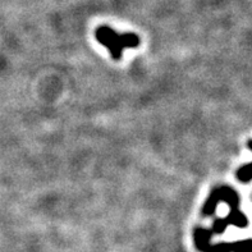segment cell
<instances>
[{
	"label": "cell",
	"instance_id": "7a4b0ae2",
	"mask_svg": "<svg viewBox=\"0 0 252 252\" xmlns=\"http://www.w3.org/2000/svg\"><path fill=\"white\" fill-rule=\"evenodd\" d=\"M95 37L99 44L105 46L114 61H121L125 49L140 46V37L136 33H118L109 26H100L95 31Z\"/></svg>",
	"mask_w": 252,
	"mask_h": 252
},
{
	"label": "cell",
	"instance_id": "277c9868",
	"mask_svg": "<svg viewBox=\"0 0 252 252\" xmlns=\"http://www.w3.org/2000/svg\"><path fill=\"white\" fill-rule=\"evenodd\" d=\"M247 147L252 151V140H250L247 142ZM237 179L242 183H249L252 181V163L246 164V165L241 166L240 169L237 170L236 173Z\"/></svg>",
	"mask_w": 252,
	"mask_h": 252
},
{
	"label": "cell",
	"instance_id": "6da1fadb",
	"mask_svg": "<svg viewBox=\"0 0 252 252\" xmlns=\"http://www.w3.org/2000/svg\"><path fill=\"white\" fill-rule=\"evenodd\" d=\"M219 202H225L229 206V214L225 218H219L214 221L213 229H211L213 233L221 234L230 225L241 228V229L249 227V219L240 209V195L238 192L228 186H219L211 191L210 196L202 206V215L210 217L214 214Z\"/></svg>",
	"mask_w": 252,
	"mask_h": 252
},
{
	"label": "cell",
	"instance_id": "3957f363",
	"mask_svg": "<svg viewBox=\"0 0 252 252\" xmlns=\"http://www.w3.org/2000/svg\"><path fill=\"white\" fill-rule=\"evenodd\" d=\"M213 232L205 228H196V246L202 252H252V240L237 241V242H224L210 245Z\"/></svg>",
	"mask_w": 252,
	"mask_h": 252
}]
</instances>
